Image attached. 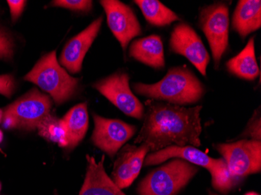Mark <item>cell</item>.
Here are the masks:
<instances>
[{"mask_svg":"<svg viewBox=\"0 0 261 195\" xmlns=\"http://www.w3.org/2000/svg\"><path fill=\"white\" fill-rule=\"evenodd\" d=\"M145 106L144 122L135 144H146L152 152L174 145L200 146L202 105L186 108L149 99Z\"/></svg>","mask_w":261,"mask_h":195,"instance_id":"6da1fadb","label":"cell"},{"mask_svg":"<svg viewBox=\"0 0 261 195\" xmlns=\"http://www.w3.org/2000/svg\"><path fill=\"white\" fill-rule=\"evenodd\" d=\"M136 93L173 105H190L199 102L205 94L204 86L186 66L174 67L158 83H135Z\"/></svg>","mask_w":261,"mask_h":195,"instance_id":"7a4b0ae2","label":"cell"},{"mask_svg":"<svg viewBox=\"0 0 261 195\" xmlns=\"http://www.w3.org/2000/svg\"><path fill=\"white\" fill-rule=\"evenodd\" d=\"M215 149L226 163L216 178V186L221 193H228L250 175L261 170V142L241 140L230 144H219Z\"/></svg>","mask_w":261,"mask_h":195,"instance_id":"3957f363","label":"cell"},{"mask_svg":"<svg viewBox=\"0 0 261 195\" xmlns=\"http://www.w3.org/2000/svg\"><path fill=\"white\" fill-rule=\"evenodd\" d=\"M24 80L37 85L49 93L58 105L74 95L79 81V79L69 75L60 65L55 51L42 57L24 77Z\"/></svg>","mask_w":261,"mask_h":195,"instance_id":"277c9868","label":"cell"},{"mask_svg":"<svg viewBox=\"0 0 261 195\" xmlns=\"http://www.w3.org/2000/svg\"><path fill=\"white\" fill-rule=\"evenodd\" d=\"M198 172L196 165L176 158L152 170L141 181L139 195H176Z\"/></svg>","mask_w":261,"mask_h":195,"instance_id":"5b68a950","label":"cell"},{"mask_svg":"<svg viewBox=\"0 0 261 195\" xmlns=\"http://www.w3.org/2000/svg\"><path fill=\"white\" fill-rule=\"evenodd\" d=\"M199 26L205 34L218 68L222 55L228 46L229 11L228 7L223 3L206 6L199 13Z\"/></svg>","mask_w":261,"mask_h":195,"instance_id":"8992f818","label":"cell"},{"mask_svg":"<svg viewBox=\"0 0 261 195\" xmlns=\"http://www.w3.org/2000/svg\"><path fill=\"white\" fill-rule=\"evenodd\" d=\"M92 87L125 115L139 120L143 118L144 105L130 90L129 76L127 73L117 72L109 77L96 82Z\"/></svg>","mask_w":261,"mask_h":195,"instance_id":"52a82bcc","label":"cell"},{"mask_svg":"<svg viewBox=\"0 0 261 195\" xmlns=\"http://www.w3.org/2000/svg\"><path fill=\"white\" fill-rule=\"evenodd\" d=\"M50 98L32 89L6 108L5 112L17 120L18 129L32 130L38 128L41 122L50 114Z\"/></svg>","mask_w":261,"mask_h":195,"instance_id":"ba28073f","label":"cell"},{"mask_svg":"<svg viewBox=\"0 0 261 195\" xmlns=\"http://www.w3.org/2000/svg\"><path fill=\"white\" fill-rule=\"evenodd\" d=\"M93 119L95 129L91 140L113 159L123 145L135 135L136 127L121 120L103 118L97 114H93Z\"/></svg>","mask_w":261,"mask_h":195,"instance_id":"9c48e42d","label":"cell"},{"mask_svg":"<svg viewBox=\"0 0 261 195\" xmlns=\"http://www.w3.org/2000/svg\"><path fill=\"white\" fill-rule=\"evenodd\" d=\"M170 48L174 53L188 59L202 75H206L210 55L200 37L191 26L180 23L174 27L170 39Z\"/></svg>","mask_w":261,"mask_h":195,"instance_id":"30bf717a","label":"cell"},{"mask_svg":"<svg viewBox=\"0 0 261 195\" xmlns=\"http://www.w3.org/2000/svg\"><path fill=\"white\" fill-rule=\"evenodd\" d=\"M113 35L125 51L129 42L142 34L140 23L130 7L118 0H102Z\"/></svg>","mask_w":261,"mask_h":195,"instance_id":"8fae6325","label":"cell"},{"mask_svg":"<svg viewBox=\"0 0 261 195\" xmlns=\"http://www.w3.org/2000/svg\"><path fill=\"white\" fill-rule=\"evenodd\" d=\"M149 152V146L142 143L140 146L125 145L117 152L112 172L113 181L117 187L124 189L133 184Z\"/></svg>","mask_w":261,"mask_h":195,"instance_id":"7c38bea8","label":"cell"},{"mask_svg":"<svg viewBox=\"0 0 261 195\" xmlns=\"http://www.w3.org/2000/svg\"><path fill=\"white\" fill-rule=\"evenodd\" d=\"M102 20L103 18L100 17L94 20L84 31L70 39L64 47L60 63L70 73L77 74L82 70L85 55L97 37Z\"/></svg>","mask_w":261,"mask_h":195,"instance_id":"4fadbf2b","label":"cell"},{"mask_svg":"<svg viewBox=\"0 0 261 195\" xmlns=\"http://www.w3.org/2000/svg\"><path fill=\"white\" fill-rule=\"evenodd\" d=\"M181 158L193 165L204 167L211 172L224 163L223 158H213L207 154L199 150L191 145L180 147L170 146L158 152H152L145 158L144 164L146 165H159L169 158Z\"/></svg>","mask_w":261,"mask_h":195,"instance_id":"5bb4252c","label":"cell"},{"mask_svg":"<svg viewBox=\"0 0 261 195\" xmlns=\"http://www.w3.org/2000/svg\"><path fill=\"white\" fill-rule=\"evenodd\" d=\"M86 160L87 171L79 195H126L106 173L104 155L96 162V158L87 155Z\"/></svg>","mask_w":261,"mask_h":195,"instance_id":"9a60e30c","label":"cell"},{"mask_svg":"<svg viewBox=\"0 0 261 195\" xmlns=\"http://www.w3.org/2000/svg\"><path fill=\"white\" fill-rule=\"evenodd\" d=\"M129 55L152 68L162 69L165 66L164 45L159 35L134 41L129 48Z\"/></svg>","mask_w":261,"mask_h":195,"instance_id":"2e32d148","label":"cell"},{"mask_svg":"<svg viewBox=\"0 0 261 195\" xmlns=\"http://www.w3.org/2000/svg\"><path fill=\"white\" fill-rule=\"evenodd\" d=\"M232 27L243 39L261 27V1L240 0L232 17Z\"/></svg>","mask_w":261,"mask_h":195,"instance_id":"e0dca14e","label":"cell"},{"mask_svg":"<svg viewBox=\"0 0 261 195\" xmlns=\"http://www.w3.org/2000/svg\"><path fill=\"white\" fill-rule=\"evenodd\" d=\"M227 68L231 74L248 80L257 78L259 69L255 55L254 38H251L243 50L228 60Z\"/></svg>","mask_w":261,"mask_h":195,"instance_id":"ac0fdd59","label":"cell"},{"mask_svg":"<svg viewBox=\"0 0 261 195\" xmlns=\"http://www.w3.org/2000/svg\"><path fill=\"white\" fill-rule=\"evenodd\" d=\"M67 130L69 149H74L83 140L89 127L87 104L73 107L62 119Z\"/></svg>","mask_w":261,"mask_h":195,"instance_id":"d6986e66","label":"cell"},{"mask_svg":"<svg viewBox=\"0 0 261 195\" xmlns=\"http://www.w3.org/2000/svg\"><path fill=\"white\" fill-rule=\"evenodd\" d=\"M148 23L156 27L170 25L180 20L179 17L158 0H136Z\"/></svg>","mask_w":261,"mask_h":195,"instance_id":"ffe728a7","label":"cell"},{"mask_svg":"<svg viewBox=\"0 0 261 195\" xmlns=\"http://www.w3.org/2000/svg\"><path fill=\"white\" fill-rule=\"evenodd\" d=\"M37 129L39 135L47 140L58 144L61 147H68L67 130L62 120L49 114L41 122Z\"/></svg>","mask_w":261,"mask_h":195,"instance_id":"44dd1931","label":"cell"},{"mask_svg":"<svg viewBox=\"0 0 261 195\" xmlns=\"http://www.w3.org/2000/svg\"><path fill=\"white\" fill-rule=\"evenodd\" d=\"M14 40L4 29L0 27V60L9 61L14 57Z\"/></svg>","mask_w":261,"mask_h":195,"instance_id":"7402d4cb","label":"cell"},{"mask_svg":"<svg viewBox=\"0 0 261 195\" xmlns=\"http://www.w3.org/2000/svg\"><path fill=\"white\" fill-rule=\"evenodd\" d=\"M56 7H63L74 11L88 12L92 10V1L91 0H57L53 2Z\"/></svg>","mask_w":261,"mask_h":195,"instance_id":"603a6c76","label":"cell"},{"mask_svg":"<svg viewBox=\"0 0 261 195\" xmlns=\"http://www.w3.org/2000/svg\"><path fill=\"white\" fill-rule=\"evenodd\" d=\"M16 89V81L11 74L0 75V95L10 98Z\"/></svg>","mask_w":261,"mask_h":195,"instance_id":"cb8c5ba5","label":"cell"},{"mask_svg":"<svg viewBox=\"0 0 261 195\" xmlns=\"http://www.w3.org/2000/svg\"><path fill=\"white\" fill-rule=\"evenodd\" d=\"M245 136L250 137L252 140L260 141V116L259 114H254L248 125L247 130L245 132Z\"/></svg>","mask_w":261,"mask_h":195,"instance_id":"d4e9b609","label":"cell"},{"mask_svg":"<svg viewBox=\"0 0 261 195\" xmlns=\"http://www.w3.org/2000/svg\"><path fill=\"white\" fill-rule=\"evenodd\" d=\"M26 1L23 0H8L7 4L10 7V14L13 21H16L21 15L26 5Z\"/></svg>","mask_w":261,"mask_h":195,"instance_id":"484cf974","label":"cell"},{"mask_svg":"<svg viewBox=\"0 0 261 195\" xmlns=\"http://www.w3.org/2000/svg\"><path fill=\"white\" fill-rule=\"evenodd\" d=\"M2 123L4 128L7 129V130L18 129V124H17L16 119L13 116L7 114V113H4Z\"/></svg>","mask_w":261,"mask_h":195,"instance_id":"4316f807","label":"cell"},{"mask_svg":"<svg viewBox=\"0 0 261 195\" xmlns=\"http://www.w3.org/2000/svg\"><path fill=\"white\" fill-rule=\"evenodd\" d=\"M4 113L3 112V110H1V109H0V123H2L3 118H4Z\"/></svg>","mask_w":261,"mask_h":195,"instance_id":"83f0119b","label":"cell"},{"mask_svg":"<svg viewBox=\"0 0 261 195\" xmlns=\"http://www.w3.org/2000/svg\"><path fill=\"white\" fill-rule=\"evenodd\" d=\"M4 140V133H3L2 130H0V143Z\"/></svg>","mask_w":261,"mask_h":195,"instance_id":"f1b7e54d","label":"cell"},{"mask_svg":"<svg viewBox=\"0 0 261 195\" xmlns=\"http://www.w3.org/2000/svg\"><path fill=\"white\" fill-rule=\"evenodd\" d=\"M245 195H259V193H255V192H249Z\"/></svg>","mask_w":261,"mask_h":195,"instance_id":"f546056e","label":"cell"},{"mask_svg":"<svg viewBox=\"0 0 261 195\" xmlns=\"http://www.w3.org/2000/svg\"><path fill=\"white\" fill-rule=\"evenodd\" d=\"M210 195H217V194H215V193H212V192H210Z\"/></svg>","mask_w":261,"mask_h":195,"instance_id":"4dcf8cb0","label":"cell"},{"mask_svg":"<svg viewBox=\"0 0 261 195\" xmlns=\"http://www.w3.org/2000/svg\"><path fill=\"white\" fill-rule=\"evenodd\" d=\"M0 191H1V183H0Z\"/></svg>","mask_w":261,"mask_h":195,"instance_id":"1f68e13d","label":"cell"}]
</instances>
